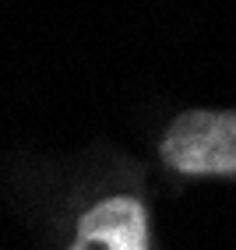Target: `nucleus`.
I'll return each instance as SVG.
<instances>
[{"label":"nucleus","mask_w":236,"mask_h":250,"mask_svg":"<svg viewBox=\"0 0 236 250\" xmlns=\"http://www.w3.org/2000/svg\"><path fill=\"white\" fill-rule=\"evenodd\" d=\"M67 250H148V215L138 197L116 194L78 219Z\"/></svg>","instance_id":"nucleus-2"},{"label":"nucleus","mask_w":236,"mask_h":250,"mask_svg":"<svg viewBox=\"0 0 236 250\" xmlns=\"http://www.w3.org/2000/svg\"><path fill=\"white\" fill-rule=\"evenodd\" d=\"M159 155L183 176H236V109H187L170 124Z\"/></svg>","instance_id":"nucleus-1"}]
</instances>
